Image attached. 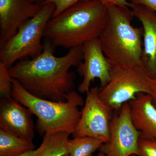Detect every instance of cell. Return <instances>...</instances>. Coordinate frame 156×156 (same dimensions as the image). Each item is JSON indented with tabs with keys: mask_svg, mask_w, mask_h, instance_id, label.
Masks as SVG:
<instances>
[{
	"mask_svg": "<svg viewBox=\"0 0 156 156\" xmlns=\"http://www.w3.org/2000/svg\"><path fill=\"white\" fill-rule=\"evenodd\" d=\"M138 156H156V139L140 138Z\"/></svg>",
	"mask_w": 156,
	"mask_h": 156,
	"instance_id": "18",
	"label": "cell"
},
{
	"mask_svg": "<svg viewBox=\"0 0 156 156\" xmlns=\"http://www.w3.org/2000/svg\"><path fill=\"white\" fill-rule=\"evenodd\" d=\"M31 112L12 98H1L0 129L33 141L34 136Z\"/></svg>",
	"mask_w": 156,
	"mask_h": 156,
	"instance_id": "11",
	"label": "cell"
},
{
	"mask_svg": "<svg viewBox=\"0 0 156 156\" xmlns=\"http://www.w3.org/2000/svg\"><path fill=\"white\" fill-rule=\"evenodd\" d=\"M82 1L84 0H45L42 3V5L47 3H53L54 4L55 6V10L53 17H55L58 16L71 6Z\"/></svg>",
	"mask_w": 156,
	"mask_h": 156,
	"instance_id": "19",
	"label": "cell"
},
{
	"mask_svg": "<svg viewBox=\"0 0 156 156\" xmlns=\"http://www.w3.org/2000/svg\"><path fill=\"white\" fill-rule=\"evenodd\" d=\"M34 149L33 141L0 129V156H15Z\"/></svg>",
	"mask_w": 156,
	"mask_h": 156,
	"instance_id": "14",
	"label": "cell"
},
{
	"mask_svg": "<svg viewBox=\"0 0 156 156\" xmlns=\"http://www.w3.org/2000/svg\"><path fill=\"white\" fill-rule=\"evenodd\" d=\"M42 5L32 0H0V48Z\"/></svg>",
	"mask_w": 156,
	"mask_h": 156,
	"instance_id": "10",
	"label": "cell"
},
{
	"mask_svg": "<svg viewBox=\"0 0 156 156\" xmlns=\"http://www.w3.org/2000/svg\"><path fill=\"white\" fill-rule=\"evenodd\" d=\"M12 78L9 69L0 62V95L1 98L11 97Z\"/></svg>",
	"mask_w": 156,
	"mask_h": 156,
	"instance_id": "17",
	"label": "cell"
},
{
	"mask_svg": "<svg viewBox=\"0 0 156 156\" xmlns=\"http://www.w3.org/2000/svg\"><path fill=\"white\" fill-rule=\"evenodd\" d=\"M42 5L38 13L24 23L0 48V60L9 69L18 60L37 57L44 49L41 39L44 36L48 23L53 17L55 6L53 3Z\"/></svg>",
	"mask_w": 156,
	"mask_h": 156,
	"instance_id": "5",
	"label": "cell"
},
{
	"mask_svg": "<svg viewBox=\"0 0 156 156\" xmlns=\"http://www.w3.org/2000/svg\"><path fill=\"white\" fill-rule=\"evenodd\" d=\"M108 7L97 0L76 3L48 23L44 36L53 47L72 48L98 38L106 25Z\"/></svg>",
	"mask_w": 156,
	"mask_h": 156,
	"instance_id": "2",
	"label": "cell"
},
{
	"mask_svg": "<svg viewBox=\"0 0 156 156\" xmlns=\"http://www.w3.org/2000/svg\"><path fill=\"white\" fill-rule=\"evenodd\" d=\"M100 88L95 87L87 93L82 114L73 133L74 137L90 136L104 143L110 139V124L113 110L99 96Z\"/></svg>",
	"mask_w": 156,
	"mask_h": 156,
	"instance_id": "7",
	"label": "cell"
},
{
	"mask_svg": "<svg viewBox=\"0 0 156 156\" xmlns=\"http://www.w3.org/2000/svg\"><path fill=\"white\" fill-rule=\"evenodd\" d=\"M32 1L33 2H34L42 4L43 2L45 0H32Z\"/></svg>",
	"mask_w": 156,
	"mask_h": 156,
	"instance_id": "24",
	"label": "cell"
},
{
	"mask_svg": "<svg viewBox=\"0 0 156 156\" xmlns=\"http://www.w3.org/2000/svg\"><path fill=\"white\" fill-rule=\"evenodd\" d=\"M149 83L151 89V96L153 98V102L156 107V79H153L149 77Z\"/></svg>",
	"mask_w": 156,
	"mask_h": 156,
	"instance_id": "22",
	"label": "cell"
},
{
	"mask_svg": "<svg viewBox=\"0 0 156 156\" xmlns=\"http://www.w3.org/2000/svg\"><path fill=\"white\" fill-rule=\"evenodd\" d=\"M83 60L77 66V72L83 80L78 87L82 93L90 90L91 82L97 78L100 89L108 83L110 79V64L103 53L99 39L86 42L83 45Z\"/></svg>",
	"mask_w": 156,
	"mask_h": 156,
	"instance_id": "9",
	"label": "cell"
},
{
	"mask_svg": "<svg viewBox=\"0 0 156 156\" xmlns=\"http://www.w3.org/2000/svg\"><path fill=\"white\" fill-rule=\"evenodd\" d=\"M42 146L41 145L40 147L37 149L29 151L20 154L15 156H37L40 151L41 150Z\"/></svg>",
	"mask_w": 156,
	"mask_h": 156,
	"instance_id": "23",
	"label": "cell"
},
{
	"mask_svg": "<svg viewBox=\"0 0 156 156\" xmlns=\"http://www.w3.org/2000/svg\"><path fill=\"white\" fill-rule=\"evenodd\" d=\"M129 1L132 4L145 6L156 13V0H129Z\"/></svg>",
	"mask_w": 156,
	"mask_h": 156,
	"instance_id": "21",
	"label": "cell"
},
{
	"mask_svg": "<svg viewBox=\"0 0 156 156\" xmlns=\"http://www.w3.org/2000/svg\"><path fill=\"white\" fill-rule=\"evenodd\" d=\"M131 156H138L136 155H131Z\"/></svg>",
	"mask_w": 156,
	"mask_h": 156,
	"instance_id": "26",
	"label": "cell"
},
{
	"mask_svg": "<svg viewBox=\"0 0 156 156\" xmlns=\"http://www.w3.org/2000/svg\"><path fill=\"white\" fill-rule=\"evenodd\" d=\"M96 156H105V154L104 153L100 151V152Z\"/></svg>",
	"mask_w": 156,
	"mask_h": 156,
	"instance_id": "25",
	"label": "cell"
},
{
	"mask_svg": "<svg viewBox=\"0 0 156 156\" xmlns=\"http://www.w3.org/2000/svg\"><path fill=\"white\" fill-rule=\"evenodd\" d=\"M108 83L100 89L101 100L113 110H119L124 104L140 93L151 95L147 73L140 66H111Z\"/></svg>",
	"mask_w": 156,
	"mask_h": 156,
	"instance_id": "6",
	"label": "cell"
},
{
	"mask_svg": "<svg viewBox=\"0 0 156 156\" xmlns=\"http://www.w3.org/2000/svg\"><path fill=\"white\" fill-rule=\"evenodd\" d=\"M11 96L37 118V128L43 135L61 132L73 134L82 114L78 108L84 104L83 98L74 90L69 94L66 101L37 97L13 78Z\"/></svg>",
	"mask_w": 156,
	"mask_h": 156,
	"instance_id": "4",
	"label": "cell"
},
{
	"mask_svg": "<svg viewBox=\"0 0 156 156\" xmlns=\"http://www.w3.org/2000/svg\"><path fill=\"white\" fill-rule=\"evenodd\" d=\"M106 25L99 37L103 53L111 66H143L142 27L131 24L128 7H108Z\"/></svg>",
	"mask_w": 156,
	"mask_h": 156,
	"instance_id": "3",
	"label": "cell"
},
{
	"mask_svg": "<svg viewBox=\"0 0 156 156\" xmlns=\"http://www.w3.org/2000/svg\"><path fill=\"white\" fill-rule=\"evenodd\" d=\"M44 45L40 55L20 60L9 69V73L32 95L43 99L66 101L74 88L76 75L69 69L83 61V46L72 48L66 55L56 57L51 43L48 41Z\"/></svg>",
	"mask_w": 156,
	"mask_h": 156,
	"instance_id": "1",
	"label": "cell"
},
{
	"mask_svg": "<svg viewBox=\"0 0 156 156\" xmlns=\"http://www.w3.org/2000/svg\"><path fill=\"white\" fill-rule=\"evenodd\" d=\"M104 5L109 6H117L130 8L131 3L127 0H97Z\"/></svg>",
	"mask_w": 156,
	"mask_h": 156,
	"instance_id": "20",
	"label": "cell"
},
{
	"mask_svg": "<svg viewBox=\"0 0 156 156\" xmlns=\"http://www.w3.org/2000/svg\"><path fill=\"white\" fill-rule=\"evenodd\" d=\"M70 135L65 132L45 134L37 156H67Z\"/></svg>",
	"mask_w": 156,
	"mask_h": 156,
	"instance_id": "15",
	"label": "cell"
},
{
	"mask_svg": "<svg viewBox=\"0 0 156 156\" xmlns=\"http://www.w3.org/2000/svg\"><path fill=\"white\" fill-rule=\"evenodd\" d=\"M131 119L140 138L156 139V107L151 95L140 93L128 102Z\"/></svg>",
	"mask_w": 156,
	"mask_h": 156,
	"instance_id": "13",
	"label": "cell"
},
{
	"mask_svg": "<svg viewBox=\"0 0 156 156\" xmlns=\"http://www.w3.org/2000/svg\"><path fill=\"white\" fill-rule=\"evenodd\" d=\"M119 110L111 121L109 141L103 144L99 149L105 156H138L140 132L132 122L128 102Z\"/></svg>",
	"mask_w": 156,
	"mask_h": 156,
	"instance_id": "8",
	"label": "cell"
},
{
	"mask_svg": "<svg viewBox=\"0 0 156 156\" xmlns=\"http://www.w3.org/2000/svg\"><path fill=\"white\" fill-rule=\"evenodd\" d=\"M103 144L100 140L90 136L74 137L69 140L67 156H92Z\"/></svg>",
	"mask_w": 156,
	"mask_h": 156,
	"instance_id": "16",
	"label": "cell"
},
{
	"mask_svg": "<svg viewBox=\"0 0 156 156\" xmlns=\"http://www.w3.org/2000/svg\"><path fill=\"white\" fill-rule=\"evenodd\" d=\"M130 8L143 29V66L150 77L156 79V13L145 6L132 3Z\"/></svg>",
	"mask_w": 156,
	"mask_h": 156,
	"instance_id": "12",
	"label": "cell"
}]
</instances>
